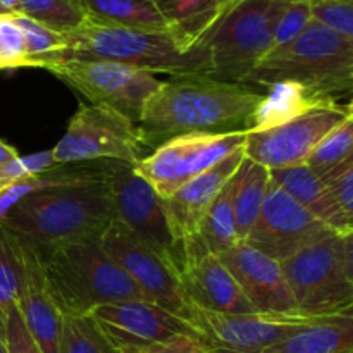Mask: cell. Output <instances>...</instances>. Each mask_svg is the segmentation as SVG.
<instances>
[{
  "mask_svg": "<svg viewBox=\"0 0 353 353\" xmlns=\"http://www.w3.org/2000/svg\"><path fill=\"white\" fill-rule=\"evenodd\" d=\"M0 333H2L7 353H41L31 334L28 333L17 305L9 314L6 324L0 327Z\"/></svg>",
  "mask_w": 353,
  "mask_h": 353,
  "instance_id": "obj_38",
  "label": "cell"
},
{
  "mask_svg": "<svg viewBox=\"0 0 353 353\" xmlns=\"http://www.w3.org/2000/svg\"><path fill=\"white\" fill-rule=\"evenodd\" d=\"M54 165L57 164H55L54 157H52V150L38 152V154L26 155V157H21L19 155L14 161L0 165V192L16 185L21 179L30 178V176L45 171V169L54 168Z\"/></svg>",
  "mask_w": 353,
  "mask_h": 353,
  "instance_id": "obj_37",
  "label": "cell"
},
{
  "mask_svg": "<svg viewBox=\"0 0 353 353\" xmlns=\"http://www.w3.org/2000/svg\"><path fill=\"white\" fill-rule=\"evenodd\" d=\"M78 3L92 23L169 33L152 0H78Z\"/></svg>",
  "mask_w": 353,
  "mask_h": 353,
  "instance_id": "obj_25",
  "label": "cell"
},
{
  "mask_svg": "<svg viewBox=\"0 0 353 353\" xmlns=\"http://www.w3.org/2000/svg\"><path fill=\"white\" fill-rule=\"evenodd\" d=\"M312 317L302 314H223L190 302L185 323L216 353H261Z\"/></svg>",
  "mask_w": 353,
  "mask_h": 353,
  "instance_id": "obj_14",
  "label": "cell"
},
{
  "mask_svg": "<svg viewBox=\"0 0 353 353\" xmlns=\"http://www.w3.org/2000/svg\"><path fill=\"white\" fill-rule=\"evenodd\" d=\"M261 353H353V314L312 317Z\"/></svg>",
  "mask_w": 353,
  "mask_h": 353,
  "instance_id": "obj_21",
  "label": "cell"
},
{
  "mask_svg": "<svg viewBox=\"0 0 353 353\" xmlns=\"http://www.w3.org/2000/svg\"><path fill=\"white\" fill-rule=\"evenodd\" d=\"M268 95H262L261 102L252 110L245 123L247 133L272 130V128L296 119L316 107L336 102V99L310 92L309 88L296 81L272 83V85H268Z\"/></svg>",
  "mask_w": 353,
  "mask_h": 353,
  "instance_id": "obj_22",
  "label": "cell"
},
{
  "mask_svg": "<svg viewBox=\"0 0 353 353\" xmlns=\"http://www.w3.org/2000/svg\"><path fill=\"white\" fill-rule=\"evenodd\" d=\"M102 165L116 221L140 238L169 268L179 272L183 247L172 236L161 196L134 171L133 164L102 161Z\"/></svg>",
  "mask_w": 353,
  "mask_h": 353,
  "instance_id": "obj_9",
  "label": "cell"
},
{
  "mask_svg": "<svg viewBox=\"0 0 353 353\" xmlns=\"http://www.w3.org/2000/svg\"><path fill=\"white\" fill-rule=\"evenodd\" d=\"M217 257L257 312L279 316L300 314L278 261L243 243Z\"/></svg>",
  "mask_w": 353,
  "mask_h": 353,
  "instance_id": "obj_18",
  "label": "cell"
},
{
  "mask_svg": "<svg viewBox=\"0 0 353 353\" xmlns=\"http://www.w3.org/2000/svg\"><path fill=\"white\" fill-rule=\"evenodd\" d=\"M65 40L68 48L52 62L69 59L112 61L152 74H210L207 45L202 41L199 47L185 50L168 31L107 26L86 19L74 31L65 33Z\"/></svg>",
  "mask_w": 353,
  "mask_h": 353,
  "instance_id": "obj_4",
  "label": "cell"
},
{
  "mask_svg": "<svg viewBox=\"0 0 353 353\" xmlns=\"http://www.w3.org/2000/svg\"><path fill=\"white\" fill-rule=\"evenodd\" d=\"M37 254L61 316H86L103 303L148 302L133 279L105 254L100 238Z\"/></svg>",
  "mask_w": 353,
  "mask_h": 353,
  "instance_id": "obj_3",
  "label": "cell"
},
{
  "mask_svg": "<svg viewBox=\"0 0 353 353\" xmlns=\"http://www.w3.org/2000/svg\"><path fill=\"white\" fill-rule=\"evenodd\" d=\"M43 69L81 93L90 103L107 105L138 124L141 109L161 81L152 72L112 61L69 59L47 64Z\"/></svg>",
  "mask_w": 353,
  "mask_h": 353,
  "instance_id": "obj_11",
  "label": "cell"
},
{
  "mask_svg": "<svg viewBox=\"0 0 353 353\" xmlns=\"http://www.w3.org/2000/svg\"><path fill=\"white\" fill-rule=\"evenodd\" d=\"M179 281L192 303L205 310L223 314H255L245 293L234 281L219 257L210 254L200 238L192 236L181 243Z\"/></svg>",
  "mask_w": 353,
  "mask_h": 353,
  "instance_id": "obj_16",
  "label": "cell"
},
{
  "mask_svg": "<svg viewBox=\"0 0 353 353\" xmlns=\"http://www.w3.org/2000/svg\"><path fill=\"white\" fill-rule=\"evenodd\" d=\"M21 250H23V283H21L17 309L38 350L41 353H59L61 312L48 293L38 254L24 243H21Z\"/></svg>",
  "mask_w": 353,
  "mask_h": 353,
  "instance_id": "obj_20",
  "label": "cell"
},
{
  "mask_svg": "<svg viewBox=\"0 0 353 353\" xmlns=\"http://www.w3.org/2000/svg\"><path fill=\"white\" fill-rule=\"evenodd\" d=\"M312 21L353 40V0H310Z\"/></svg>",
  "mask_w": 353,
  "mask_h": 353,
  "instance_id": "obj_33",
  "label": "cell"
},
{
  "mask_svg": "<svg viewBox=\"0 0 353 353\" xmlns=\"http://www.w3.org/2000/svg\"><path fill=\"white\" fill-rule=\"evenodd\" d=\"M338 212L353 223V159L319 176Z\"/></svg>",
  "mask_w": 353,
  "mask_h": 353,
  "instance_id": "obj_34",
  "label": "cell"
},
{
  "mask_svg": "<svg viewBox=\"0 0 353 353\" xmlns=\"http://www.w3.org/2000/svg\"><path fill=\"white\" fill-rule=\"evenodd\" d=\"M292 2L240 0L233 3L203 40L210 55L209 76L245 85L271 50L276 23Z\"/></svg>",
  "mask_w": 353,
  "mask_h": 353,
  "instance_id": "obj_7",
  "label": "cell"
},
{
  "mask_svg": "<svg viewBox=\"0 0 353 353\" xmlns=\"http://www.w3.org/2000/svg\"><path fill=\"white\" fill-rule=\"evenodd\" d=\"M30 68L26 40L12 16H0V69Z\"/></svg>",
  "mask_w": 353,
  "mask_h": 353,
  "instance_id": "obj_36",
  "label": "cell"
},
{
  "mask_svg": "<svg viewBox=\"0 0 353 353\" xmlns=\"http://www.w3.org/2000/svg\"><path fill=\"white\" fill-rule=\"evenodd\" d=\"M303 2H310V0H303Z\"/></svg>",
  "mask_w": 353,
  "mask_h": 353,
  "instance_id": "obj_44",
  "label": "cell"
},
{
  "mask_svg": "<svg viewBox=\"0 0 353 353\" xmlns=\"http://www.w3.org/2000/svg\"><path fill=\"white\" fill-rule=\"evenodd\" d=\"M169 33L185 50L199 47L230 10L228 0H152Z\"/></svg>",
  "mask_w": 353,
  "mask_h": 353,
  "instance_id": "obj_23",
  "label": "cell"
},
{
  "mask_svg": "<svg viewBox=\"0 0 353 353\" xmlns=\"http://www.w3.org/2000/svg\"><path fill=\"white\" fill-rule=\"evenodd\" d=\"M23 283V250L10 231L0 224V327L17 305Z\"/></svg>",
  "mask_w": 353,
  "mask_h": 353,
  "instance_id": "obj_28",
  "label": "cell"
},
{
  "mask_svg": "<svg viewBox=\"0 0 353 353\" xmlns=\"http://www.w3.org/2000/svg\"><path fill=\"white\" fill-rule=\"evenodd\" d=\"M326 231L330 228L269 178L261 212L243 245L283 262Z\"/></svg>",
  "mask_w": 353,
  "mask_h": 353,
  "instance_id": "obj_15",
  "label": "cell"
},
{
  "mask_svg": "<svg viewBox=\"0 0 353 353\" xmlns=\"http://www.w3.org/2000/svg\"><path fill=\"white\" fill-rule=\"evenodd\" d=\"M19 14V0H0V16Z\"/></svg>",
  "mask_w": 353,
  "mask_h": 353,
  "instance_id": "obj_41",
  "label": "cell"
},
{
  "mask_svg": "<svg viewBox=\"0 0 353 353\" xmlns=\"http://www.w3.org/2000/svg\"><path fill=\"white\" fill-rule=\"evenodd\" d=\"M196 236L200 238L203 247L214 255L224 254L238 245L233 212V178L224 185V188L205 212L196 231Z\"/></svg>",
  "mask_w": 353,
  "mask_h": 353,
  "instance_id": "obj_27",
  "label": "cell"
},
{
  "mask_svg": "<svg viewBox=\"0 0 353 353\" xmlns=\"http://www.w3.org/2000/svg\"><path fill=\"white\" fill-rule=\"evenodd\" d=\"M353 116L350 103L331 102L268 131L247 133L243 154L265 169L303 165L330 131Z\"/></svg>",
  "mask_w": 353,
  "mask_h": 353,
  "instance_id": "obj_12",
  "label": "cell"
},
{
  "mask_svg": "<svg viewBox=\"0 0 353 353\" xmlns=\"http://www.w3.org/2000/svg\"><path fill=\"white\" fill-rule=\"evenodd\" d=\"M279 264L302 316L353 314V233L326 231Z\"/></svg>",
  "mask_w": 353,
  "mask_h": 353,
  "instance_id": "obj_6",
  "label": "cell"
},
{
  "mask_svg": "<svg viewBox=\"0 0 353 353\" xmlns=\"http://www.w3.org/2000/svg\"><path fill=\"white\" fill-rule=\"evenodd\" d=\"M296 81L319 95L336 99L353 88V40L310 21L296 40L271 52L252 71L247 83L272 85Z\"/></svg>",
  "mask_w": 353,
  "mask_h": 353,
  "instance_id": "obj_5",
  "label": "cell"
},
{
  "mask_svg": "<svg viewBox=\"0 0 353 353\" xmlns=\"http://www.w3.org/2000/svg\"><path fill=\"white\" fill-rule=\"evenodd\" d=\"M59 353H119L100 331L95 321L86 316H61Z\"/></svg>",
  "mask_w": 353,
  "mask_h": 353,
  "instance_id": "obj_29",
  "label": "cell"
},
{
  "mask_svg": "<svg viewBox=\"0 0 353 353\" xmlns=\"http://www.w3.org/2000/svg\"><path fill=\"white\" fill-rule=\"evenodd\" d=\"M243 157V148H238L216 165L176 190L169 199L162 200L169 228L178 243L195 236L205 212L224 185L233 178Z\"/></svg>",
  "mask_w": 353,
  "mask_h": 353,
  "instance_id": "obj_19",
  "label": "cell"
},
{
  "mask_svg": "<svg viewBox=\"0 0 353 353\" xmlns=\"http://www.w3.org/2000/svg\"><path fill=\"white\" fill-rule=\"evenodd\" d=\"M0 353H7L6 352V343H3V338H2V333H0Z\"/></svg>",
  "mask_w": 353,
  "mask_h": 353,
  "instance_id": "obj_42",
  "label": "cell"
},
{
  "mask_svg": "<svg viewBox=\"0 0 353 353\" xmlns=\"http://www.w3.org/2000/svg\"><path fill=\"white\" fill-rule=\"evenodd\" d=\"M105 254L130 276L148 302L185 321L190 300L183 290L178 272L169 268L140 238L119 221H112L100 236Z\"/></svg>",
  "mask_w": 353,
  "mask_h": 353,
  "instance_id": "obj_13",
  "label": "cell"
},
{
  "mask_svg": "<svg viewBox=\"0 0 353 353\" xmlns=\"http://www.w3.org/2000/svg\"><path fill=\"white\" fill-rule=\"evenodd\" d=\"M116 221L105 181L43 190L17 202L2 226L37 252L100 238Z\"/></svg>",
  "mask_w": 353,
  "mask_h": 353,
  "instance_id": "obj_2",
  "label": "cell"
},
{
  "mask_svg": "<svg viewBox=\"0 0 353 353\" xmlns=\"http://www.w3.org/2000/svg\"><path fill=\"white\" fill-rule=\"evenodd\" d=\"M310 21H312V16H310L309 2L293 0V2L286 7L285 12L279 16L278 23H276L269 54L274 50H279V48L286 47V45L292 43L293 40H296V38L303 33V30L309 26Z\"/></svg>",
  "mask_w": 353,
  "mask_h": 353,
  "instance_id": "obj_35",
  "label": "cell"
},
{
  "mask_svg": "<svg viewBox=\"0 0 353 353\" xmlns=\"http://www.w3.org/2000/svg\"><path fill=\"white\" fill-rule=\"evenodd\" d=\"M147 145L138 126L116 109L81 103L64 137L52 148L57 165L95 161H121L137 165L147 157Z\"/></svg>",
  "mask_w": 353,
  "mask_h": 353,
  "instance_id": "obj_8",
  "label": "cell"
},
{
  "mask_svg": "<svg viewBox=\"0 0 353 353\" xmlns=\"http://www.w3.org/2000/svg\"><path fill=\"white\" fill-rule=\"evenodd\" d=\"M228 2L231 3V6H233V3H236V2H240V0H228Z\"/></svg>",
  "mask_w": 353,
  "mask_h": 353,
  "instance_id": "obj_43",
  "label": "cell"
},
{
  "mask_svg": "<svg viewBox=\"0 0 353 353\" xmlns=\"http://www.w3.org/2000/svg\"><path fill=\"white\" fill-rule=\"evenodd\" d=\"M245 138L247 131L181 134L154 148L134 165V171L150 183L162 200L169 199L183 185L243 148Z\"/></svg>",
  "mask_w": 353,
  "mask_h": 353,
  "instance_id": "obj_10",
  "label": "cell"
},
{
  "mask_svg": "<svg viewBox=\"0 0 353 353\" xmlns=\"http://www.w3.org/2000/svg\"><path fill=\"white\" fill-rule=\"evenodd\" d=\"M261 99V93L241 83L209 74H174L148 97L137 126L148 150L181 134L245 131Z\"/></svg>",
  "mask_w": 353,
  "mask_h": 353,
  "instance_id": "obj_1",
  "label": "cell"
},
{
  "mask_svg": "<svg viewBox=\"0 0 353 353\" xmlns=\"http://www.w3.org/2000/svg\"><path fill=\"white\" fill-rule=\"evenodd\" d=\"M124 353H216L209 345L203 343L195 334H176L164 341L134 348Z\"/></svg>",
  "mask_w": 353,
  "mask_h": 353,
  "instance_id": "obj_39",
  "label": "cell"
},
{
  "mask_svg": "<svg viewBox=\"0 0 353 353\" xmlns=\"http://www.w3.org/2000/svg\"><path fill=\"white\" fill-rule=\"evenodd\" d=\"M268 183L269 169L243 157L233 176V212L238 243H243L257 221Z\"/></svg>",
  "mask_w": 353,
  "mask_h": 353,
  "instance_id": "obj_26",
  "label": "cell"
},
{
  "mask_svg": "<svg viewBox=\"0 0 353 353\" xmlns=\"http://www.w3.org/2000/svg\"><path fill=\"white\" fill-rule=\"evenodd\" d=\"M17 157H19V152H17V148L0 140V165L7 164V162L14 161V159H17Z\"/></svg>",
  "mask_w": 353,
  "mask_h": 353,
  "instance_id": "obj_40",
  "label": "cell"
},
{
  "mask_svg": "<svg viewBox=\"0 0 353 353\" xmlns=\"http://www.w3.org/2000/svg\"><path fill=\"white\" fill-rule=\"evenodd\" d=\"M19 14L62 34L86 21L78 0H19Z\"/></svg>",
  "mask_w": 353,
  "mask_h": 353,
  "instance_id": "obj_30",
  "label": "cell"
},
{
  "mask_svg": "<svg viewBox=\"0 0 353 353\" xmlns=\"http://www.w3.org/2000/svg\"><path fill=\"white\" fill-rule=\"evenodd\" d=\"M348 159H353V116L347 117L317 143L305 165L317 176H323Z\"/></svg>",
  "mask_w": 353,
  "mask_h": 353,
  "instance_id": "obj_32",
  "label": "cell"
},
{
  "mask_svg": "<svg viewBox=\"0 0 353 353\" xmlns=\"http://www.w3.org/2000/svg\"><path fill=\"white\" fill-rule=\"evenodd\" d=\"M88 316L119 353L164 341L176 334H193L185 321L150 302L103 303Z\"/></svg>",
  "mask_w": 353,
  "mask_h": 353,
  "instance_id": "obj_17",
  "label": "cell"
},
{
  "mask_svg": "<svg viewBox=\"0 0 353 353\" xmlns=\"http://www.w3.org/2000/svg\"><path fill=\"white\" fill-rule=\"evenodd\" d=\"M12 19L23 31L26 40V54L30 68H43L48 62L55 61L68 48L65 34L57 33L23 14H14Z\"/></svg>",
  "mask_w": 353,
  "mask_h": 353,
  "instance_id": "obj_31",
  "label": "cell"
},
{
  "mask_svg": "<svg viewBox=\"0 0 353 353\" xmlns=\"http://www.w3.org/2000/svg\"><path fill=\"white\" fill-rule=\"evenodd\" d=\"M269 178L331 231L340 234L353 233V223L338 212L319 176L310 171L305 164L269 169Z\"/></svg>",
  "mask_w": 353,
  "mask_h": 353,
  "instance_id": "obj_24",
  "label": "cell"
}]
</instances>
